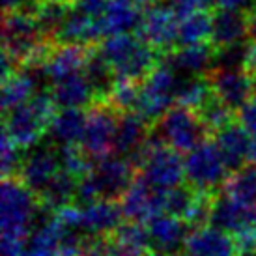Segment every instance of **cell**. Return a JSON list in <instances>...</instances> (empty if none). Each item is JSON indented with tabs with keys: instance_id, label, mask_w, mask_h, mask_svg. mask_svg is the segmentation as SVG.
I'll return each mask as SVG.
<instances>
[{
	"instance_id": "23",
	"label": "cell",
	"mask_w": 256,
	"mask_h": 256,
	"mask_svg": "<svg viewBox=\"0 0 256 256\" xmlns=\"http://www.w3.org/2000/svg\"><path fill=\"white\" fill-rule=\"evenodd\" d=\"M215 142H217L220 154L226 161L228 170L236 172L247 164L250 136L249 131L238 120L234 124H230L228 128L220 129L219 133H215Z\"/></svg>"
},
{
	"instance_id": "4",
	"label": "cell",
	"mask_w": 256,
	"mask_h": 256,
	"mask_svg": "<svg viewBox=\"0 0 256 256\" xmlns=\"http://www.w3.org/2000/svg\"><path fill=\"white\" fill-rule=\"evenodd\" d=\"M135 166L138 176L157 191L168 192L180 187L185 180V161L180 157V152L166 146L154 131L144 144Z\"/></svg>"
},
{
	"instance_id": "36",
	"label": "cell",
	"mask_w": 256,
	"mask_h": 256,
	"mask_svg": "<svg viewBox=\"0 0 256 256\" xmlns=\"http://www.w3.org/2000/svg\"><path fill=\"white\" fill-rule=\"evenodd\" d=\"M166 6H170L180 19L185 15L192 14V12H198V10H206L210 6V2L214 0H164Z\"/></svg>"
},
{
	"instance_id": "25",
	"label": "cell",
	"mask_w": 256,
	"mask_h": 256,
	"mask_svg": "<svg viewBox=\"0 0 256 256\" xmlns=\"http://www.w3.org/2000/svg\"><path fill=\"white\" fill-rule=\"evenodd\" d=\"M52 100L60 108H88L96 103V92L94 86L84 73L66 78L62 82L52 86Z\"/></svg>"
},
{
	"instance_id": "2",
	"label": "cell",
	"mask_w": 256,
	"mask_h": 256,
	"mask_svg": "<svg viewBox=\"0 0 256 256\" xmlns=\"http://www.w3.org/2000/svg\"><path fill=\"white\" fill-rule=\"evenodd\" d=\"M56 114V103L50 92L36 94L28 103L4 114V133L21 150H34L49 133L50 122Z\"/></svg>"
},
{
	"instance_id": "7",
	"label": "cell",
	"mask_w": 256,
	"mask_h": 256,
	"mask_svg": "<svg viewBox=\"0 0 256 256\" xmlns=\"http://www.w3.org/2000/svg\"><path fill=\"white\" fill-rule=\"evenodd\" d=\"M176 86L178 80L174 75V68L168 62H161L140 84L136 114L154 128L172 108V103L176 100Z\"/></svg>"
},
{
	"instance_id": "26",
	"label": "cell",
	"mask_w": 256,
	"mask_h": 256,
	"mask_svg": "<svg viewBox=\"0 0 256 256\" xmlns=\"http://www.w3.org/2000/svg\"><path fill=\"white\" fill-rule=\"evenodd\" d=\"M86 128V110L84 108H60L50 122L49 135L54 142L64 146H75L82 142Z\"/></svg>"
},
{
	"instance_id": "41",
	"label": "cell",
	"mask_w": 256,
	"mask_h": 256,
	"mask_svg": "<svg viewBox=\"0 0 256 256\" xmlns=\"http://www.w3.org/2000/svg\"><path fill=\"white\" fill-rule=\"evenodd\" d=\"M247 164H254L256 166V135H252L249 144V156H247Z\"/></svg>"
},
{
	"instance_id": "12",
	"label": "cell",
	"mask_w": 256,
	"mask_h": 256,
	"mask_svg": "<svg viewBox=\"0 0 256 256\" xmlns=\"http://www.w3.org/2000/svg\"><path fill=\"white\" fill-rule=\"evenodd\" d=\"M164 198L166 192L157 191L156 187H152L146 180L136 174L133 184L129 185L126 194L122 196L120 206L124 217H128V220L144 224L164 214Z\"/></svg>"
},
{
	"instance_id": "18",
	"label": "cell",
	"mask_w": 256,
	"mask_h": 256,
	"mask_svg": "<svg viewBox=\"0 0 256 256\" xmlns=\"http://www.w3.org/2000/svg\"><path fill=\"white\" fill-rule=\"evenodd\" d=\"M122 206L118 200H98L80 206V230L90 236H110L122 224Z\"/></svg>"
},
{
	"instance_id": "3",
	"label": "cell",
	"mask_w": 256,
	"mask_h": 256,
	"mask_svg": "<svg viewBox=\"0 0 256 256\" xmlns=\"http://www.w3.org/2000/svg\"><path fill=\"white\" fill-rule=\"evenodd\" d=\"M42 210V200L19 178L2 180L0 191V226L4 238H24L32 230Z\"/></svg>"
},
{
	"instance_id": "32",
	"label": "cell",
	"mask_w": 256,
	"mask_h": 256,
	"mask_svg": "<svg viewBox=\"0 0 256 256\" xmlns=\"http://www.w3.org/2000/svg\"><path fill=\"white\" fill-rule=\"evenodd\" d=\"M200 122L206 126L210 133H219L220 129L228 128L230 124L236 122V110L226 107L220 100H217L214 94V98L208 101L204 107L200 108L198 112Z\"/></svg>"
},
{
	"instance_id": "9",
	"label": "cell",
	"mask_w": 256,
	"mask_h": 256,
	"mask_svg": "<svg viewBox=\"0 0 256 256\" xmlns=\"http://www.w3.org/2000/svg\"><path fill=\"white\" fill-rule=\"evenodd\" d=\"M178 30L180 17L176 12L170 6L154 4L144 10L138 38L164 58L178 49Z\"/></svg>"
},
{
	"instance_id": "19",
	"label": "cell",
	"mask_w": 256,
	"mask_h": 256,
	"mask_svg": "<svg viewBox=\"0 0 256 256\" xmlns=\"http://www.w3.org/2000/svg\"><path fill=\"white\" fill-rule=\"evenodd\" d=\"M185 252L192 256H240L234 238L215 226L192 230L185 243Z\"/></svg>"
},
{
	"instance_id": "37",
	"label": "cell",
	"mask_w": 256,
	"mask_h": 256,
	"mask_svg": "<svg viewBox=\"0 0 256 256\" xmlns=\"http://www.w3.org/2000/svg\"><path fill=\"white\" fill-rule=\"evenodd\" d=\"M238 122H240L249 133L256 135V94L243 105L242 110L238 112Z\"/></svg>"
},
{
	"instance_id": "44",
	"label": "cell",
	"mask_w": 256,
	"mask_h": 256,
	"mask_svg": "<svg viewBox=\"0 0 256 256\" xmlns=\"http://www.w3.org/2000/svg\"><path fill=\"white\" fill-rule=\"evenodd\" d=\"M178 256H192V254H189V252H185V250H184V252H180Z\"/></svg>"
},
{
	"instance_id": "40",
	"label": "cell",
	"mask_w": 256,
	"mask_h": 256,
	"mask_svg": "<svg viewBox=\"0 0 256 256\" xmlns=\"http://www.w3.org/2000/svg\"><path fill=\"white\" fill-rule=\"evenodd\" d=\"M34 0H2V6H4V14H12L17 10H24L28 8Z\"/></svg>"
},
{
	"instance_id": "14",
	"label": "cell",
	"mask_w": 256,
	"mask_h": 256,
	"mask_svg": "<svg viewBox=\"0 0 256 256\" xmlns=\"http://www.w3.org/2000/svg\"><path fill=\"white\" fill-rule=\"evenodd\" d=\"M92 47L82 45H70V43H54L49 56L43 64L45 77L49 78L52 86L62 82L66 78L84 73L86 62L90 56Z\"/></svg>"
},
{
	"instance_id": "29",
	"label": "cell",
	"mask_w": 256,
	"mask_h": 256,
	"mask_svg": "<svg viewBox=\"0 0 256 256\" xmlns=\"http://www.w3.org/2000/svg\"><path fill=\"white\" fill-rule=\"evenodd\" d=\"M220 191L242 206L256 208V166L245 164L243 168L232 172Z\"/></svg>"
},
{
	"instance_id": "28",
	"label": "cell",
	"mask_w": 256,
	"mask_h": 256,
	"mask_svg": "<svg viewBox=\"0 0 256 256\" xmlns=\"http://www.w3.org/2000/svg\"><path fill=\"white\" fill-rule=\"evenodd\" d=\"M212 32H214V14H210L208 10L192 12L180 19L178 47L212 42Z\"/></svg>"
},
{
	"instance_id": "39",
	"label": "cell",
	"mask_w": 256,
	"mask_h": 256,
	"mask_svg": "<svg viewBox=\"0 0 256 256\" xmlns=\"http://www.w3.org/2000/svg\"><path fill=\"white\" fill-rule=\"evenodd\" d=\"M214 4L217 6V10L250 14L256 8V0H214Z\"/></svg>"
},
{
	"instance_id": "10",
	"label": "cell",
	"mask_w": 256,
	"mask_h": 256,
	"mask_svg": "<svg viewBox=\"0 0 256 256\" xmlns=\"http://www.w3.org/2000/svg\"><path fill=\"white\" fill-rule=\"evenodd\" d=\"M90 174L98 185L101 200H118L120 202L138 172L129 159L110 156L94 164Z\"/></svg>"
},
{
	"instance_id": "17",
	"label": "cell",
	"mask_w": 256,
	"mask_h": 256,
	"mask_svg": "<svg viewBox=\"0 0 256 256\" xmlns=\"http://www.w3.org/2000/svg\"><path fill=\"white\" fill-rule=\"evenodd\" d=\"M247 42H250L249 14L215 10L214 32H212V43L215 45V49L224 50Z\"/></svg>"
},
{
	"instance_id": "31",
	"label": "cell",
	"mask_w": 256,
	"mask_h": 256,
	"mask_svg": "<svg viewBox=\"0 0 256 256\" xmlns=\"http://www.w3.org/2000/svg\"><path fill=\"white\" fill-rule=\"evenodd\" d=\"M138 100H140V84L126 80V78H118L112 88V92L108 94L105 103L112 108L114 112L128 114V112H136Z\"/></svg>"
},
{
	"instance_id": "27",
	"label": "cell",
	"mask_w": 256,
	"mask_h": 256,
	"mask_svg": "<svg viewBox=\"0 0 256 256\" xmlns=\"http://www.w3.org/2000/svg\"><path fill=\"white\" fill-rule=\"evenodd\" d=\"M212 98H214V90L208 80V75H191L184 80H178L174 103H176V107H184L192 112H198Z\"/></svg>"
},
{
	"instance_id": "35",
	"label": "cell",
	"mask_w": 256,
	"mask_h": 256,
	"mask_svg": "<svg viewBox=\"0 0 256 256\" xmlns=\"http://www.w3.org/2000/svg\"><path fill=\"white\" fill-rule=\"evenodd\" d=\"M24 156L21 148H17L6 133H2V148H0V163H2V178H14L19 174Z\"/></svg>"
},
{
	"instance_id": "42",
	"label": "cell",
	"mask_w": 256,
	"mask_h": 256,
	"mask_svg": "<svg viewBox=\"0 0 256 256\" xmlns=\"http://www.w3.org/2000/svg\"><path fill=\"white\" fill-rule=\"evenodd\" d=\"M131 2H133V4H135V6H138V8H144V10H146V8L154 6V2H156V0H131Z\"/></svg>"
},
{
	"instance_id": "15",
	"label": "cell",
	"mask_w": 256,
	"mask_h": 256,
	"mask_svg": "<svg viewBox=\"0 0 256 256\" xmlns=\"http://www.w3.org/2000/svg\"><path fill=\"white\" fill-rule=\"evenodd\" d=\"M146 226L154 252L163 256H178L185 250V243L191 234V228L187 226L185 220L163 214L150 220Z\"/></svg>"
},
{
	"instance_id": "24",
	"label": "cell",
	"mask_w": 256,
	"mask_h": 256,
	"mask_svg": "<svg viewBox=\"0 0 256 256\" xmlns=\"http://www.w3.org/2000/svg\"><path fill=\"white\" fill-rule=\"evenodd\" d=\"M103 36L100 26V19H94L90 15L82 14L73 8L68 14L64 24L56 34L58 43L70 45H82V47H96V42Z\"/></svg>"
},
{
	"instance_id": "8",
	"label": "cell",
	"mask_w": 256,
	"mask_h": 256,
	"mask_svg": "<svg viewBox=\"0 0 256 256\" xmlns=\"http://www.w3.org/2000/svg\"><path fill=\"white\" fill-rule=\"evenodd\" d=\"M120 114L114 112L105 101L94 103L86 110V128L82 136V150L92 161L107 159L114 154V136Z\"/></svg>"
},
{
	"instance_id": "43",
	"label": "cell",
	"mask_w": 256,
	"mask_h": 256,
	"mask_svg": "<svg viewBox=\"0 0 256 256\" xmlns=\"http://www.w3.org/2000/svg\"><path fill=\"white\" fill-rule=\"evenodd\" d=\"M144 256H163V254H159V252H154V250H150V252H146Z\"/></svg>"
},
{
	"instance_id": "33",
	"label": "cell",
	"mask_w": 256,
	"mask_h": 256,
	"mask_svg": "<svg viewBox=\"0 0 256 256\" xmlns=\"http://www.w3.org/2000/svg\"><path fill=\"white\" fill-rule=\"evenodd\" d=\"M60 154V164H62V170L66 174H70L72 178H75L78 182L80 178H84L86 174H90L94 168L92 159L88 157L80 144L75 146H64V148L58 150Z\"/></svg>"
},
{
	"instance_id": "6",
	"label": "cell",
	"mask_w": 256,
	"mask_h": 256,
	"mask_svg": "<svg viewBox=\"0 0 256 256\" xmlns=\"http://www.w3.org/2000/svg\"><path fill=\"white\" fill-rule=\"evenodd\" d=\"M166 146L176 152H192L200 144L210 138V131L200 122L198 114L184 107H172L161 120L152 128Z\"/></svg>"
},
{
	"instance_id": "20",
	"label": "cell",
	"mask_w": 256,
	"mask_h": 256,
	"mask_svg": "<svg viewBox=\"0 0 256 256\" xmlns=\"http://www.w3.org/2000/svg\"><path fill=\"white\" fill-rule=\"evenodd\" d=\"M215 45L212 42L198 43V45H187L172 50L168 56H164V62L180 72H187L191 75H208L215 68L217 62Z\"/></svg>"
},
{
	"instance_id": "13",
	"label": "cell",
	"mask_w": 256,
	"mask_h": 256,
	"mask_svg": "<svg viewBox=\"0 0 256 256\" xmlns=\"http://www.w3.org/2000/svg\"><path fill=\"white\" fill-rule=\"evenodd\" d=\"M62 172L60 154L54 148H34L28 156H24L19 168V178L32 192L42 196L50 182Z\"/></svg>"
},
{
	"instance_id": "1",
	"label": "cell",
	"mask_w": 256,
	"mask_h": 256,
	"mask_svg": "<svg viewBox=\"0 0 256 256\" xmlns=\"http://www.w3.org/2000/svg\"><path fill=\"white\" fill-rule=\"evenodd\" d=\"M98 50L110 66L116 78H126L136 84H142L150 73L161 64V54L133 34L105 38L98 45Z\"/></svg>"
},
{
	"instance_id": "22",
	"label": "cell",
	"mask_w": 256,
	"mask_h": 256,
	"mask_svg": "<svg viewBox=\"0 0 256 256\" xmlns=\"http://www.w3.org/2000/svg\"><path fill=\"white\" fill-rule=\"evenodd\" d=\"M140 8L135 6L131 0H108L107 10L100 17V26L103 36H122L138 30L142 14Z\"/></svg>"
},
{
	"instance_id": "30",
	"label": "cell",
	"mask_w": 256,
	"mask_h": 256,
	"mask_svg": "<svg viewBox=\"0 0 256 256\" xmlns=\"http://www.w3.org/2000/svg\"><path fill=\"white\" fill-rule=\"evenodd\" d=\"M75 196H77V180L62 170L56 178L50 182L49 187L43 191L40 200H42V204L45 208H49L52 212H58V210L73 204Z\"/></svg>"
},
{
	"instance_id": "21",
	"label": "cell",
	"mask_w": 256,
	"mask_h": 256,
	"mask_svg": "<svg viewBox=\"0 0 256 256\" xmlns=\"http://www.w3.org/2000/svg\"><path fill=\"white\" fill-rule=\"evenodd\" d=\"M40 77H45L43 68H26V70H17L10 78L2 80V110L4 114L28 103L36 96Z\"/></svg>"
},
{
	"instance_id": "34",
	"label": "cell",
	"mask_w": 256,
	"mask_h": 256,
	"mask_svg": "<svg viewBox=\"0 0 256 256\" xmlns=\"http://www.w3.org/2000/svg\"><path fill=\"white\" fill-rule=\"evenodd\" d=\"M196 194L198 191L192 189L191 185H180L176 189L168 191L166 198H164V214L185 220L196 200Z\"/></svg>"
},
{
	"instance_id": "11",
	"label": "cell",
	"mask_w": 256,
	"mask_h": 256,
	"mask_svg": "<svg viewBox=\"0 0 256 256\" xmlns=\"http://www.w3.org/2000/svg\"><path fill=\"white\" fill-rule=\"evenodd\" d=\"M208 80L212 84L215 98L236 112H240L243 105L256 94V80L243 68L242 70L214 68L208 73Z\"/></svg>"
},
{
	"instance_id": "16",
	"label": "cell",
	"mask_w": 256,
	"mask_h": 256,
	"mask_svg": "<svg viewBox=\"0 0 256 256\" xmlns=\"http://www.w3.org/2000/svg\"><path fill=\"white\" fill-rule=\"evenodd\" d=\"M150 135H152V126L136 112L120 114L116 136H114L112 156L129 159L133 164H136V159L140 156L144 144L148 142Z\"/></svg>"
},
{
	"instance_id": "38",
	"label": "cell",
	"mask_w": 256,
	"mask_h": 256,
	"mask_svg": "<svg viewBox=\"0 0 256 256\" xmlns=\"http://www.w3.org/2000/svg\"><path fill=\"white\" fill-rule=\"evenodd\" d=\"M72 4L78 12L90 15L94 19H100L103 12L107 10L108 0H72Z\"/></svg>"
},
{
	"instance_id": "5",
	"label": "cell",
	"mask_w": 256,
	"mask_h": 256,
	"mask_svg": "<svg viewBox=\"0 0 256 256\" xmlns=\"http://www.w3.org/2000/svg\"><path fill=\"white\" fill-rule=\"evenodd\" d=\"M185 180L187 185L202 192H217L228 180V166L219 146L214 138H208L185 157Z\"/></svg>"
}]
</instances>
